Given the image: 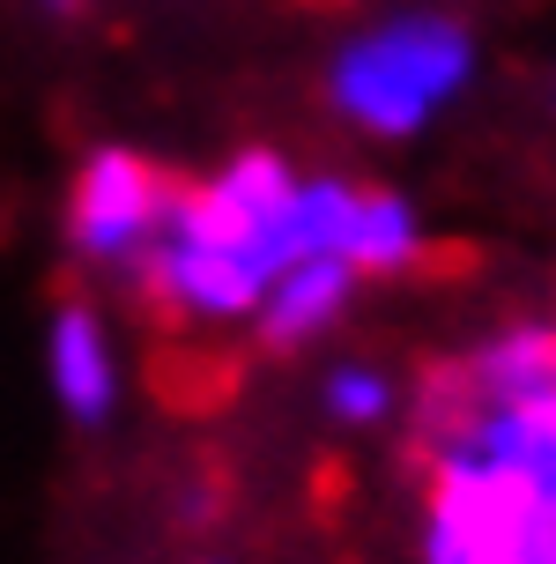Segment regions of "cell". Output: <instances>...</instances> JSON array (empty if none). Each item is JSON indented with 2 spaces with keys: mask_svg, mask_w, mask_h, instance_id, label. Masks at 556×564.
I'll return each mask as SVG.
<instances>
[{
  "mask_svg": "<svg viewBox=\"0 0 556 564\" xmlns=\"http://www.w3.org/2000/svg\"><path fill=\"white\" fill-rule=\"evenodd\" d=\"M37 8H83V0H37Z\"/></svg>",
  "mask_w": 556,
  "mask_h": 564,
  "instance_id": "obj_9",
  "label": "cell"
},
{
  "mask_svg": "<svg viewBox=\"0 0 556 564\" xmlns=\"http://www.w3.org/2000/svg\"><path fill=\"white\" fill-rule=\"evenodd\" d=\"M357 297H363L357 268L312 253V260H290V268L268 282V297H260V312H252L246 327L268 357H305V349H319L327 335H341V319L357 312Z\"/></svg>",
  "mask_w": 556,
  "mask_h": 564,
  "instance_id": "obj_6",
  "label": "cell"
},
{
  "mask_svg": "<svg viewBox=\"0 0 556 564\" xmlns=\"http://www.w3.org/2000/svg\"><path fill=\"white\" fill-rule=\"evenodd\" d=\"M200 564H222V557H200Z\"/></svg>",
  "mask_w": 556,
  "mask_h": 564,
  "instance_id": "obj_10",
  "label": "cell"
},
{
  "mask_svg": "<svg viewBox=\"0 0 556 564\" xmlns=\"http://www.w3.org/2000/svg\"><path fill=\"white\" fill-rule=\"evenodd\" d=\"M482 75V45H475L468 15L408 0L357 23L319 67V97L327 112L363 141H416L445 112H460V97Z\"/></svg>",
  "mask_w": 556,
  "mask_h": 564,
  "instance_id": "obj_2",
  "label": "cell"
},
{
  "mask_svg": "<svg viewBox=\"0 0 556 564\" xmlns=\"http://www.w3.org/2000/svg\"><path fill=\"white\" fill-rule=\"evenodd\" d=\"M327 253L363 282H401L430 260V224L401 186H371L349 171H305V260Z\"/></svg>",
  "mask_w": 556,
  "mask_h": 564,
  "instance_id": "obj_4",
  "label": "cell"
},
{
  "mask_svg": "<svg viewBox=\"0 0 556 564\" xmlns=\"http://www.w3.org/2000/svg\"><path fill=\"white\" fill-rule=\"evenodd\" d=\"M45 387H53L59 416L75 431H105L119 416L127 357H119V335H111V312L89 290L59 297L53 319H45Z\"/></svg>",
  "mask_w": 556,
  "mask_h": 564,
  "instance_id": "obj_5",
  "label": "cell"
},
{
  "mask_svg": "<svg viewBox=\"0 0 556 564\" xmlns=\"http://www.w3.org/2000/svg\"><path fill=\"white\" fill-rule=\"evenodd\" d=\"M297 208H305V171L282 149H268V141L230 149L208 178L178 186V208L127 297L194 335L246 327L268 297V282L290 260H305Z\"/></svg>",
  "mask_w": 556,
  "mask_h": 564,
  "instance_id": "obj_1",
  "label": "cell"
},
{
  "mask_svg": "<svg viewBox=\"0 0 556 564\" xmlns=\"http://www.w3.org/2000/svg\"><path fill=\"white\" fill-rule=\"evenodd\" d=\"M549 89H556V83H549Z\"/></svg>",
  "mask_w": 556,
  "mask_h": 564,
  "instance_id": "obj_11",
  "label": "cell"
},
{
  "mask_svg": "<svg viewBox=\"0 0 556 564\" xmlns=\"http://www.w3.org/2000/svg\"><path fill=\"white\" fill-rule=\"evenodd\" d=\"M178 186L186 178H171L149 149L97 141L75 164V178H67V200H59V246H67V260L89 282L134 290V275L149 268L171 208H178Z\"/></svg>",
  "mask_w": 556,
  "mask_h": 564,
  "instance_id": "obj_3",
  "label": "cell"
},
{
  "mask_svg": "<svg viewBox=\"0 0 556 564\" xmlns=\"http://www.w3.org/2000/svg\"><path fill=\"white\" fill-rule=\"evenodd\" d=\"M319 409L341 431H393L401 423V379L386 365H363V357H341L319 379Z\"/></svg>",
  "mask_w": 556,
  "mask_h": 564,
  "instance_id": "obj_8",
  "label": "cell"
},
{
  "mask_svg": "<svg viewBox=\"0 0 556 564\" xmlns=\"http://www.w3.org/2000/svg\"><path fill=\"white\" fill-rule=\"evenodd\" d=\"M475 401H534L556 394V319H498L468 349H453Z\"/></svg>",
  "mask_w": 556,
  "mask_h": 564,
  "instance_id": "obj_7",
  "label": "cell"
}]
</instances>
